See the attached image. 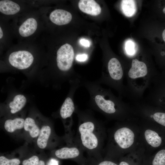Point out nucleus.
<instances>
[{"instance_id":"nucleus-1","label":"nucleus","mask_w":165,"mask_h":165,"mask_svg":"<svg viewBox=\"0 0 165 165\" xmlns=\"http://www.w3.org/2000/svg\"><path fill=\"white\" fill-rule=\"evenodd\" d=\"M145 99L165 110V73H158L152 80L148 87Z\"/></svg>"},{"instance_id":"nucleus-2","label":"nucleus","mask_w":165,"mask_h":165,"mask_svg":"<svg viewBox=\"0 0 165 165\" xmlns=\"http://www.w3.org/2000/svg\"><path fill=\"white\" fill-rule=\"evenodd\" d=\"M74 53L72 46L66 43L61 46L57 53V66L61 71L66 72L69 70L72 66Z\"/></svg>"},{"instance_id":"nucleus-3","label":"nucleus","mask_w":165,"mask_h":165,"mask_svg":"<svg viewBox=\"0 0 165 165\" xmlns=\"http://www.w3.org/2000/svg\"><path fill=\"white\" fill-rule=\"evenodd\" d=\"M94 129V124L90 121L83 123L79 128L82 144L91 150L96 148L98 145L97 138L93 133Z\"/></svg>"},{"instance_id":"nucleus-4","label":"nucleus","mask_w":165,"mask_h":165,"mask_svg":"<svg viewBox=\"0 0 165 165\" xmlns=\"http://www.w3.org/2000/svg\"><path fill=\"white\" fill-rule=\"evenodd\" d=\"M34 57L29 52L19 50L12 53L9 55L8 60L13 67L20 70H24L29 68L34 61Z\"/></svg>"},{"instance_id":"nucleus-5","label":"nucleus","mask_w":165,"mask_h":165,"mask_svg":"<svg viewBox=\"0 0 165 165\" xmlns=\"http://www.w3.org/2000/svg\"><path fill=\"white\" fill-rule=\"evenodd\" d=\"M108 69L110 79L119 84L123 93L126 95V86L123 84L125 73L118 59L115 57L111 58L108 63Z\"/></svg>"},{"instance_id":"nucleus-6","label":"nucleus","mask_w":165,"mask_h":165,"mask_svg":"<svg viewBox=\"0 0 165 165\" xmlns=\"http://www.w3.org/2000/svg\"><path fill=\"white\" fill-rule=\"evenodd\" d=\"M134 138L133 131L126 127L117 130L114 135L116 142L120 148L123 149L128 148L133 144Z\"/></svg>"},{"instance_id":"nucleus-7","label":"nucleus","mask_w":165,"mask_h":165,"mask_svg":"<svg viewBox=\"0 0 165 165\" xmlns=\"http://www.w3.org/2000/svg\"><path fill=\"white\" fill-rule=\"evenodd\" d=\"M71 14L66 10L56 9L53 11L50 15V20L54 24L62 25L69 23L71 20Z\"/></svg>"},{"instance_id":"nucleus-8","label":"nucleus","mask_w":165,"mask_h":165,"mask_svg":"<svg viewBox=\"0 0 165 165\" xmlns=\"http://www.w3.org/2000/svg\"><path fill=\"white\" fill-rule=\"evenodd\" d=\"M78 6L82 12L92 16L98 15L101 12V8L99 5L93 0H80Z\"/></svg>"},{"instance_id":"nucleus-9","label":"nucleus","mask_w":165,"mask_h":165,"mask_svg":"<svg viewBox=\"0 0 165 165\" xmlns=\"http://www.w3.org/2000/svg\"><path fill=\"white\" fill-rule=\"evenodd\" d=\"M94 100L97 106L104 112L109 114L116 112L115 102L112 99H106L102 95L98 94L95 96Z\"/></svg>"},{"instance_id":"nucleus-10","label":"nucleus","mask_w":165,"mask_h":165,"mask_svg":"<svg viewBox=\"0 0 165 165\" xmlns=\"http://www.w3.org/2000/svg\"><path fill=\"white\" fill-rule=\"evenodd\" d=\"M37 22L35 19L30 18L27 19L21 25L19 32L21 36L27 37L33 34L37 28Z\"/></svg>"},{"instance_id":"nucleus-11","label":"nucleus","mask_w":165,"mask_h":165,"mask_svg":"<svg viewBox=\"0 0 165 165\" xmlns=\"http://www.w3.org/2000/svg\"><path fill=\"white\" fill-rule=\"evenodd\" d=\"M20 9L19 5L10 0H4L0 1V11L7 15H12L18 12Z\"/></svg>"},{"instance_id":"nucleus-12","label":"nucleus","mask_w":165,"mask_h":165,"mask_svg":"<svg viewBox=\"0 0 165 165\" xmlns=\"http://www.w3.org/2000/svg\"><path fill=\"white\" fill-rule=\"evenodd\" d=\"M27 102L25 97L22 94L15 95L9 104L10 112L15 114L21 110L25 106Z\"/></svg>"},{"instance_id":"nucleus-13","label":"nucleus","mask_w":165,"mask_h":165,"mask_svg":"<svg viewBox=\"0 0 165 165\" xmlns=\"http://www.w3.org/2000/svg\"><path fill=\"white\" fill-rule=\"evenodd\" d=\"M144 134L147 142L152 147L157 148L162 145L163 139L156 132L148 129L145 131Z\"/></svg>"},{"instance_id":"nucleus-14","label":"nucleus","mask_w":165,"mask_h":165,"mask_svg":"<svg viewBox=\"0 0 165 165\" xmlns=\"http://www.w3.org/2000/svg\"><path fill=\"white\" fill-rule=\"evenodd\" d=\"M79 154V151L76 147H63L55 151L56 156L60 159H68L75 158Z\"/></svg>"},{"instance_id":"nucleus-15","label":"nucleus","mask_w":165,"mask_h":165,"mask_svg":"<svg viewBox=\"0 0 165 165\" xmlns=\"http://www.w3.org/2000/svg\"><path fill=\"white\" fill-rule=\"evenodd\" d=\"M25 120L21 118L6 120L4 123V128L8 132L13 133L15 130L24 127Z\"/></svg>"},{"instance_id":"nucleus-16","label":"nucleus","mask_w":165,"mask_h":165,"mask_svg":"<svg viewBox=\"0 0 165 165\" xmlns=\"http://www.w3.org/2000/svg\"><path fill=\"white\" fill-rule=\"evenodd\" d=\"M51 132V128L49 126L44 125L41 128L37 140V145L40 148L44 149L46 147Z\"/></svg>"},{"instance_id":"nucleus-17","label":"nucleus","mask_w":165,"mask_h":165,"mask_svg":"<svg viewBox=\"0 0 165 165\" xmlns=\"http://www.w3.org/2000/svg\"><path fill=\"white\" fill-rule=\"evenodd\" d=\"M75 110V106L71 98L67 97L63 104L60 110V115L63 119L71 116Z\"/></svg>"},{"instance_id":"nucleus-18","label":"nucleus","mask_w":165,"mask_h":165,"mask_svg":"<svg viewBox=\"0 0 165 165\" xmlns=\"http://www.w3.org/2000/svg\"><path fill=\"white\" fill-rule=\"evenodd\" d=\"M24 128L25 130L29 132L30 136L33 138L37 137L39 134L40 130L34 119L31 117H28L25 119Z\"/></svg>"},{"instance_id":"nucleus-19","label":"nucleus","mask_w":165,"mask_h":165,"mask_svg":"<svg viewBox=\"0 0 165 165\" xmlns=\"http://www.w3.org/2000/svg\"><path fill=\"white\" fill-rule=\"evenodd\" d=\"M121 7L123 13L127 17L132 16L134 14L136 11V5L134 0H122Z\"/></svg>"},{"instance_id":"nucleus-20","label":"nucleus","mask_w":165,"mask_h":165,"mask_svg":"<svg viewBox=\"0 0 165 165\" xmlns=\"http://www.w3.org/2000/svg\"><path fill=\"white\" fill-rule=\"evenodd\" d=\"M152 165H165V148L159 150L156 154L152 162Z\"/></svg>"},{"instance_id":"nucleus-21","label":"nucleus","mask_w":165,"mask_h":165,"mask_svg":"<svg viewBox=\"0 0 165 165\" xmlns=\"http://www.w3.org/2000/svg\"><path fill=\"white\" fill-rule=\"evenodd\" d=\"M20 160L17 159H8L4 156L0 157V165H19Z\"/></svg>"},{"instance_id":"nucleus-22","label":"nucleus","mask_w":165,"mask_h":165,"mask_svg":"<svg viewBox=\"0 0 165 165\" xmlns=\"http://www.w3.org/2000/svg\"><path fill=\"white\" fill-rule=\"evenodd\" d=\"M135 46L134 42L130 40L127 41L126 44L125 50L127 53L130 56H133L135 53Z\"/></svg>"},{"instance_id":"nucleus-23","label":"nucleus","mask_w":165,"mask_h":165,"mask_svg":"<svg viewBox=\"0 0 165 165\" xmlns=\"http://www.w3.org/2000/svg\"><path fill=\"white\" fill-rule=\"evenodd\" d=\"M38 157L34 156L27 160H24L22 162L23 165H38L39 162Z\"/></svg>"},{"instance_id":"nucleus-24","label":"nucleus","mask_w":165,"mask_h":165,"mask_svg":"<svg viewBox=\"0 0 165 165\" xmlns=\"http://www.w3.org/2000/svg\"><path fill=\"white\" fill-rule=\"evenodd\" d=\"M88 58V56L86 54H79L76 57V60L79 61H86Z\"/></svg>"},{"instance_id":"nucleus-25","label":"nucleus","mask_w":165,"mask_h":165,"mask_svg":"<svg viewBox=\"0 0 165 165\" xmlns=\"http://www.w3.org/2000/svg\"><path fill=\"white\" fill-rule=\"evenodd\" d=\"M80 44L82 46L85 47H89L90 46V42L89 41L84 39H82L80 41Z\"/></svg>"},{"instance_id":"nucleus-26","label":"nucleus","mask_w":165,"mask_h":165,"mask_svg":"<svg viewBox=\"0 0 165 165\" xmlns=\"http://www.w3.org/2000/svg\"><path fill=\"white\" fill-rule=\"evenodd\" d=\"M46 165H58V162L56 160L52 159L47 162Z\"/></svg>"},{"instance_id":"nucleus-27","label":"nucleus","mask_w":165,"mask_h":165,"mask_svg":"<svg viewBox=\"0 0 165 165\" xmlns=\"http://www.w3.org/2000/svg\"><path fill=\"white\" fill-rule=\"evenodd\" d=\"M98 165H117L115 163L110 161H105L100 163Z\"/></svg>"},{"instance_id":"nucleus-28","label":"nucleus","mask_w":165,"mask_h":165,"mask_svg":"<svg viewBox=\"0 0 165 165\" xmlns=\"http://www.w3.org/2000/svg\"><path fill=\"white\" fill-rule=\"evenodd\" d=\"M3 32L1 28L0 27V38L1 39L3 36Z\"/></svg>"},{"instance_id":"nucleus-29","label":"nucleus","mask_w":165,"mask_h":165,"mask_svg":"<svg viewBox=\"0 0 165 165\" xmlns=\"http://www.w3.org/2000/svg\"><path fill=\"white\" fill-rule=\"evenodd\" d=\"M119 165H129L127 163L124 162L122 161L120 162Z\"/></svg>"},{"instance_id":"nucleus-30","label":"nucleus","mask_w":165,"mask_h":165,"mask_svg":"<svg viewBox=\"0 0 165 165\" xmlns=\"http://www.w3.org/2000/svg\"><path fill=\"white\" fill-rule=\"evenodd\" d=\"M162 37L164 41L165 42V29L163 30V32Z\"/></svg>"},{"instance_id":"nucleus-31","label":"nucleus","mask_w":165,"mask_h":165,"mask_svg":"<svg viewBox=\"0 0 165 165\" xmlns=\"http://www.w3.org/2000/svg\"><path fill=\"white\" fill-rule=\"evenodd\" d=\"M38 165H45V163L42 160H40L39 161V162Z\"/></svg>"},{"instance_id":"nucleus-32","label":"nucleus","mask_w":165,"mask_h":165,"mask_svg":"<svg viewBox=\"0 0 165 165\" xmlns=\"http://www.w3.org/2000/svg\"><path fill=\"white\" fill-rule=\"evenodd\" d=\"M163 12L165 14V7L163 8Z\"/></svg>"}]
</instances>
